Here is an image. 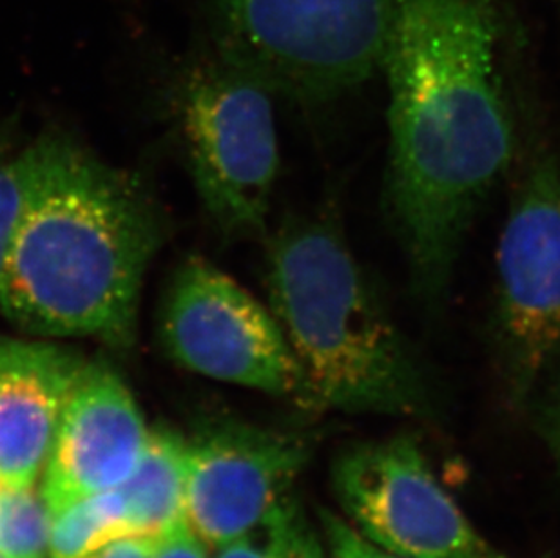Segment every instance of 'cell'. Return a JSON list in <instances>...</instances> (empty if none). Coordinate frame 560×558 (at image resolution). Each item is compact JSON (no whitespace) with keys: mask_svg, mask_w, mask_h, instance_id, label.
Returning a JSON list of instances; mask_svg holds the SVG:
<instances>
[{"mask_svg":"<svg viewBox=\"0 0 560 558\" xmlns=\"http://www.w3.org/2000/svg\"><path fill=\"white\" fill-rule=\"evenodd\" d=\"M37 171L0 278V312L24 333L91 337L126 350L164 229L137 179L60 135Z\"/></svg>","mask_w":560,"mask_h":558,"instance_id":"2","label":"cell"},{"mask_svg":"<svg viewBox=\"0 0 560 558\" xmlns=\"http://www.w3.org/2000/svg\"><path fill=\"white\" fill-rule=\"evenodd\" d=\"M159 334L182 369L314 410L302 367L272 311L203 258L186 259L171 279Z\"/></svg>","mask_w":560,"mask_h":558,"instance_id":"7","label":"cell"},{"mask_svg":"<svg viewBox=\"0 0 560 558\" xmlns=\"http://www.w3.org/2000/svg\"><path fill=\"white\" fill-rule=\"evenodd\" d=\"M37 171L35 143L19 153L0 154V278Z\"/></svg>","mask_w":560,"mask_h":558,"instance_id":"16","label":"cell"},{"mask_svg":"<svg viewBox=\"0 0 560 558\" xmlns=\"http://www.w3.org/2000/svg\"><path fill=\"white\" fill-rule=\"evenodd\" d=\"M311 447L298 433L220 421L187 441L186 521L220 548L291 496Z\"/></svg>","mask_w":560,"mask_h":558,"instance_id":"9","label":"cell"},{"mask_svg":"<svg viewBox=\"0 0 560 558\" xmlns=\"http://www.w3.org/2000/svg\"><path fill=\"white\" fill-rule=\"evenodd\" d=\"M217 551L214 558H327L323 538L292 493L253 530Z\"/></svg>","mask_w":560,"mask_h":558,"instance_id":"14","label":"cell"},{"mask_svg":"<svg viewBox=\"0 0 560 558\" xmlns=\"http://www.w3.org/2000/svg\"><path fill=\"white\" fill-rule=\"evenodd\" d=\"M160 537H124L84 558H153Z\"/></svg>","mask_w":560,"mask_h":558,"instance_id":"19","label":"cell"},{"mask_svg":"<svg viewBox=\"0 0 560 558\" xmlns=\"http://www.w3.org/2000/svg\"><path fill=\"white\" fill-rule=\"evenodd\" d=\"M51 515L35 486L0 483V558H48Z\"/></svg>","mask_w":560,"mask_h":558,"instance_id":"15","label":"cell"},{"mask_svg":"<svg viewBox=\"0 0 560 558\" xmlns=\"http://www.w3.org/2000/svg\"><path fill=\"white\" fill-rule=\"evenodd\" d=\"M265 242L269 309L314 410L429 414V375L332 218L292 214Z\"/></svg>","mask_w":560,"mask_h":558,"instance_id":"3","label":"cell"},{"mask_svg":"<svg viewBox=\"0 0 560 558\" xmlns=\"http://www.w3.org/2000/svg\"><path fill=\"white\" fill-rule=\"evenodd\" d=\"M347 522L399 558H512L482 537L407 435L355 444L332 466Z\"/></svg>","mask_w":560,"mask_h":558,"instance_id":"8","label":"cell"},{"mask_svg":"<svg viewBox=\"0 0 560 558\" xmlns=\"http://www.w3.org/2000/svg\"><path fill=\"white\" fill-rule=\"evenodd\" d=\"M187 441L171 428L149 430L137 468L117 490L131 537H162L186 521Z\"/></svg>","mask_w":560,"mask_h":558,"instance_id":"12","label":"cell"},{"mask_svg":"<svg viewBox=\"0 0 560 558\" xmlns=\"http://www.w3.org/2000/svg\"><path fill=\"white\" fill-rule=\"evenodd\" d=\"M142 411L106 361H88L44 466L40 493L55 516L85 497L124 485L148 443Z\"/></svg>","mask_w":560,"mask_h":558,"instance_id":"10","label":"cell"},{"mask_svg":"<svg viewBox=\"0 0 560 558\" xmlns=\"http://www.w3.org/2000/svg\"><path fill=\"white\" fill-rule=\"evenodd\" d=\"M272 98L214 51L182 80L178 120L190 179L207 217L231 240L269 234L281 164Z\"/></svg>","mask_w":560,"mask_h":558,"instance_id":"5","label":"cell"},{"mask_svg":"<svg viewBox=\"0 0 560 558\" xmlns=\"http://www.w3.org/2000/svg\"><path fill=\"white\" fill-rule=\"evenodd\" d=\"M88 361L59 342L0 334V483L37 485Z\"/></svg>","mask_w":560,"mask_h":558,"instance_id":"11","label":"cell"},{"mask_svg":"<svg viewBox=\"0 0 560 558\" xmlns=\"http://www.w3.org/2000/svg\"><path fill=\"white\" fill-rule=\"evenodd\" d=\"M492 339L515 399L560 352V162L528 137L495 259Z\"/></svg>","mask_w":560,"mask_h":558,"instance_id":"6","label":"cell"},{"mask_svg":"<svg viewBox=\"0 0 560 558\" xmlns=\"http://www.w3.org/2000/svg\"><path fill=\"white\" fill-rule=\"evenodd\" d=\"M508 0H394L385 209L413 295L448 301L477 212L518 156L506 88Z\"/></svg>","mask_w":560,"mask_h":558,"instance_id":"1","label":"cell"},{"mask_svg":"<svg viewBox=\"0 0 560 558\" xmlns=\"http://www.w3.org/2000/svg\"><path fill=\"white\" fill-rule=\"evenodd\" d=\"M131 537L120 491H102L51 516L48 558H84L118 538Z\"/></svg>","mask_w":560,"mask_h":558,"instance_id":"13","label":"cell"},{"mask_svg":"<svg viewBox=\"0 0 560 558\" xmlns=\"http://www.w3.org/2000/svg\"><path fill=\"white\" fill-rule=\"evenodd\" d=\"M323 543L330 558H399L375 548L365 537H361L347 519L330 510L319 511Z\"/></svg>","mask_w":560,"mask_h":558,"instance_id":"17","label":"cell"},{"mask_svg":"<svg viewBox=\"0 0 560 558\" xmlns=\"http://www.w3.org/2000/svg\"><path fill=\"white\" fill-rule=\"evenodd\" d=\"M212 51L298 106L380 74L394 0H206Z\"/></svg>","mask_w":560,"mask_h":558,"instance_id":"4","label":"cell"},{"mask_svg":"<svg viewBox=\"0 0 560 558\" xmlns=\"http://www.w3.org/2000/svg\"><path fill=\"white\" fill-rule=\"evenodd\" d=\"M207 548L209 546L184 521L159 538L153 558H209Z\"/></svg>","mask_w":560,"mask_h":558,"instance_id":"18","label":"cell"},{"mask_svg":"<svg viewBox=\"0 0 560 558\" xmlns=\"http://www.w3.org/2000/svg\"><path fill=\"white\" fill-rule=\"evenodd\" d=\"M546 427H548V438L551 446L556 450L560 458V375L551 386L548 403H546Z\"/></svg>","mask_w":560,"mask_h":558,"instance_id":"20","label":"cell"}]
</instances>
